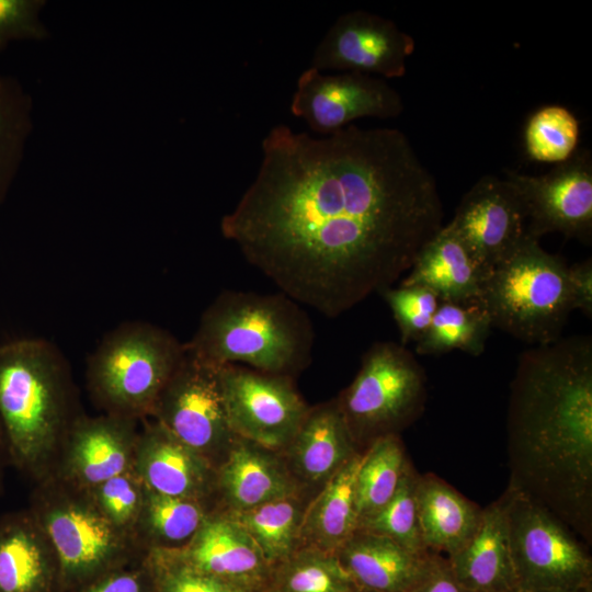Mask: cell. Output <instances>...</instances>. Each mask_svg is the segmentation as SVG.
Returning <instances> with one entry per match:
<instances>
[{"instance_id": "cell-1", "label": "cell", "mask_w": 592, "mask_h": 592, "mask_svg": "<svg viewBox=\"0 0 592 592\" xmlns=\"http://www.w3.org/2000/svg\"><path fill=\"white\" fill-rule=\"evenodd\" d=\"M221 235L282 293L335 318L408 272L444 226L436 180L408 137L350 124L273 126Z\"/></svg>"}, {"instance_id": "cell-2", "label": "cell", "mask_w": 592, "mask_h": 592, "mask_svg": "<svg viewBox=\"0 0 592 592\" xmlns=\"http://www.w3.org/2000/svg\"><path fill=\"white\" fill-rule=\"evenodd\" d=\"M509 487L592 542V340L523 352L508 410Z\"/></svg>"}, {"instance_id": "cell-3", "label": "cell", "mask_w": 592, "mask_h": 592, "mask_svg": "<svg viewBox=\"0 0 592 592\" xmlns=\"http://www.w3.org/2000/svg\"><path fill=\"white\" fill-rule=\"evenodd\" d=\"M83 413L70 365L54 343L27 338L0 345V423L9 464L32 485L53 475Z\"/></svg>"}, {"instance_id": "cell-4", "label": "cell", "mask_w": 592, "mask_h": 592, "mask_svg": "<svg viewBox=\"0 0 592 592\" xmlns=\"http://www.w3.org/2000/svg\"><path fill=\"white\" fill-rule=\"evenodd\" d=\"M312 322L284 293L226 289L203 311L186 353L214 366L242 365L296 379L311 363Z\"/></svg>"}, {"instance_id": "cell-5", "label": "cell", "mask_w": 592, "mask_h": 592, "mask_svg": "<svg viewBox=\"0 0 592 592\" xmlns=\"http://www.w3.org/2000/svg\"><path fill=\"white\" fill-rule=\"evenodd\" d=\"M27 509L57 555L60 592L134 563L149 551L100 511L88 489L58 478L33 485Z\"/></svg>"}, {"instance_id": "cell-6", "label": "cell", "mask_w": 592, "mask_h": 592, "mask_svg": "<svg viewBox=\"0 0 592 592\" xmlns=\"http://www.w3.org/2000/svg\"><path fill=\"white\" fill-rule=\"evenodd\" d=\"M492 328L532 345L561 338L573 311L568 265L526 236L517 249L487 275L479 298Z\"/></svg>"}, {"instance_id": "cell-7", "label": "cell", "mask_w": 592, "mask_h": 592, "mask_svg": "<svg viewBox=\"0 0 592 592\" xmlns=\"http://www.w3.org/2000/svg\"><path fill=\"white\" fill-rule=\"evenodd\" d=\"M186 355L171 332L144 321L109 332L87 363V388L102 413L148 419L156 400Z\"/></svg>"}, {"instance_id": "cell-8", "label": "cell", "mask_w": 592, "mask_h": 592, "mask_svg": "<svg viewBox=\"0 0 592 592\" xmlns=\"http://www.w3.org/2000/svg\"><path fill=\"white\" fill-rule=\"evenodd\" d=\"M425 399L423 367L392 341L371 345L354 379L335 397L360 453L380 437L400 435L422 414Z\"/></svg>"}, {"instance_id": "cell-9", "label": "cell", "mask_w": 592, "mask_h": 592, "mask_svg": "<svg viewBox=\"0 0 592 592\" xmlns=\"http://www.w3.org/2000/svg\"><path fill=\"white\" fill-rule=\"evenodd\" d=\"M512 562L520 592H592V558L576 533L524 492H504Z\"/></svg>"}, {"instance_id": "cell-10", "label": "cell", "mask_w": 592, "mask_h": 592, "mask_svg": "<svg viewBox=\"0 0 592 592\" xmlns=\"http://www.w3.org/2000/svg\"><path fill=\"white\" fill-rule=\"evenodd\" d=\"M148 419L161 424L216 468L237 436L228 421L219 366L187 353L159 394Z\"/></svg>"}, {"instance_id": "cell-11", "label": "cell", "mask_w": 592, "mask_h": 592, "mask_svg": "<svg viewBox=\"0 0 592 592\" xmlns=\"http://www.w3.org/2000/svg\"><path fill=\"white\" fill-rule=\"evenodd\" d=\"M219 377L232 432L282 453L310 409L295 379L242 365L219 366Z\"/></svg>"}, {"instance_id": "cell-12", "label": "cell", "mask_w": 592, "mask_h": 592, "mask_svg": "<svg viewBox=\"0 0 592 592\" xmlns=\"http://www.w3.org/2000/svg\"><path fill=\"white\" fill-rule=\"evenodd\" d=\"M505 179L520 196L526 234L538 239L550 232L590 241L592 236V159L577 150L544 175L508 171Z\"/></svg>"}, {"instance_id": "cell-13", "label": "cell", "mask_w": 592, "mask_h": 592, "mask_svg": "<svg viewBox=\"0 0 592 592\" xmlns=\"http://www.w3.org/2000/svg\"><path fill=\"white\" fill-rule=\"evenodd\" d=\"M289 109L323 136L362 117H397L403 112V102L384 79L358 72L326 75L308 67L297 79Z\"/></svg>"}, {"instance_id": "cell-14", "label": "cell", "mask_w": 592, "mask_h": 592, "mask_svg": "<svg viewBox=\"0 0 592 592\" xmlns=\"http://www.w3.org/2000/svg\"><path fill=\"white\" fill-rule=\"evenodd\" d=\"M415 48L411 35L378 14L353 10L340 14L317 44L310 67L387 79L401 78Z\"/></svg>"}, {"instance_id": "cell-15", "label": "cell", "mask_w": 592, "mask_h": 592, "mask_svg": "<svg viewBox=\"0 0 592 592\" xmlns=\"http://www.w3.org/2000/svg\"><path fill=\"white\" fill-rule=\"evenodd\" d=\"M448 225L487 272L527 236L526 214L516 191L506 179L490 174L465 193Z\"/></svg>"}, {"instance_id": "cell-16", "label": "cell", "mask_w": 592, "mask_h": 592, "mask_svg": "<svg viewBox=\"0 0 592 592\" xmlns=\"http://www.w3.org/2000/svg\"><path fill=\"white\" fill-rule=\"evenodd\" d=\"M139 425L130 418L83 413L70 429L50 477L91 489L133 470Z\"/></svg>"}, {"instance_id": "cell-17", "label": "cell", "mask_w": 592, "mask_h": 592, "mask_svg": "<svg viewBox=\"0 0 592 592\" xmlns=\"http://www.w3.org/2000/svg\"><path fill=\"white\" fill-rule=\"evenodd\" d=\"M133 470L148 490L215 508L216 467L152 419L140 421Z\"/></svg>"}, {"instance_id": "cell-18", "label": "cell", "mask_w": 592, "mask_h": 592, "mask_svg": "<svg viewBox=\"0 0 592 592\" xmlns=\"http://www.w3.org/2000/svg\"><path fill=\"white\" fill-rule=\"evenodd\" d=\"M299 493L306 492L292 477L281 453L240 436L216 468L214 500L218 512H242Z\"/></svg>"}, {"instance_id": "cell-19", "label": "cell", "mask_w": 592, "mask_h": 592, "mask_svg": "<svg viewBox=\"0 0 592 592\" xmlns=\"http://www.w3.org/2000/svg\"><path fill=\"white\" fill-rule=\"evenodd\" d=\"M360 454L335 398L310 409L281 453L298 487L314 497L349 460Z\"/></svg>"}, {"instance_id": "cell-20", "label": "cell", "mask_w": 592, "mask_h": 592, "mask_svg": "<svg viewBox=\"0 0 592 592\" xmlns=\"http://www.w3.org/2000/svg\"><path fill=\"white\" fill-rule=\"evenodd\" d=\"M178 554L196 570L219 580L265 592L272 566L247 531L214 511Z\"/></svg>"}, {"instance_id": "cell-21", "label": "cell", "mask_w": 592, "mask_h": 592, "mask_svg": "<svg viewBox=\"0 0 592 592\" xmlns=\"http://www.w3.org/2000/svg\"><path fill=\"white\" fill-rule=\"evenodd\" d=\"M0 592H60L57 555L27 508L0 515Z\"/></svg>"}, {"instance_id": "cell-22", "label": "cell", "mask_w": 592, "mask_h": 592, "mask_svg": "<svg viewBox=\"0 0 592 592\" xmlns=\"http://www.w3.org/2000/svg\"><path fill=\"white\" fill-rule=\"evenodd\" d=\"M334 555L358 590L412 592L425 577L433 553L418 554L386 536L356 530Z\"/></svg>"}, {"instance_id": "cell-23", "label": "cell", "mask_w": 592, "mask_h": 592, "mask_svg": "<svg viewBox=\"0 0 592 592\" xmlns=\"http://www.w3.org/2000/svg\"><path fill=\"white\" fill-rule=\"evenodd\" d=\"M446 558L456 579L470 592H520L510 550L504 493L483 508L470 540Z\"/></svg>"}, {"instance_id": "cell-24", "label": "cell", "mask_w": 592, "mask_h": 592, "mask_svg": "<svg viewBox=\"0 0 592 592\" xmlns=\"http://www.w3.org/2000/svg\"><path fill=\"white\" fill-rule=\"evenodd\" d=\"M488 274L447 224L423 246L400 284L426 287L441 301L467 303L478 300Z\"/></svg>"}, {"instance_id": "cell-25", "label": "cell", "mask_w": 592, "mask_h": 592, "mask_svg": "<svg viewBox=\"0 0 592 592\" xmlns=\"http://www.w3.org/2000/svg\"><path fill=\"white\" fill-rule=\"evenodd\" d=\"M417 506L426 550L444 557L454 555L470 540L483 511L430 473L418 477Z\"/></svg>"}, {"instance_id": "cell-26", "label": "cell", "mask_w": 592, "mask_h": 592, "mask_svg": "<svg viewBox=\"0 0 592 592\" xmlns=\"http://www.w3.org/2000/svg\"><path fill=\"white\" fill-rule=\"evenodd\" d=\"M363 453L349 460L309 501L300 547L333 553L356 531V475ZM299 547V548H300Z\"/></svg>"}, {"instance_id": "cell-27", "label": "cell", "mask_w": 592, "mask_h": 592, "mask_svg": "<svg viewBox=\"0 0 592 592\" xmlns=\"http://www.w3.org/2000/svg\"><path fill=\"white\" fill-rule=\"evenodd\" d=\"M214 511L209 503L145 488L136 536L148 550L182 548Z\"/></svg>"}, {"instance_id": "cell-28", "label": "cell", "mask_w": 592, "mask_h": 592, "mask_svg": "<svg viewBox=\"0 0 592 592\" xmlns=\"http://www.w3.org/2000/svg\"><path fill=\"white\" fill-rule=\"evenodd\" d=\"M311 498L299 493L275 499L247 511L225 514L247 531L266 561L274 566L300 547L301 523Z\"/></svg>"}, {"instance_id": "cell-29", "label": "cell", "mask_w": 592, "mask_h": 592, "mask_svg": "<svg viewBox=\"0 0 592 592\" xmlns=\"http://www.w3.org/2000/svg\"><path fill=\"white\" fill-rule=\"evenodd\" d=\"M492 325L478 300L441 301L433 320L415 343L418 355H437L460 350L473 356L485 351Z\"/></svg>"}, {"instance_id": "cell-30", "label": "cell", "mask_w": 592, "mask_h": 592, "mask_svg": "<svg viewBox=\"0 0 592 592\" xmlns=\"http://www.w3.org/2000/svg\"><path fill=\"white\" fill-rule=\"evenodd\" d=\"M409 462L397 434L376 440L363 452L355 485L358 523L388 503Z\"/></svg>"}, {"instance_id": "cell-31", "label": "cell", "mask_w": 592, "mask_h": 592, "mask_svg": "<svg viewBox=\"0 0 592 592\" xmlns=\"http://www.w3.org/2000/svg\"><path fill=\"white\" fill-rule=\"evenodd\" d=\"M333 553L300 547L272 566L265 592H356Z\"/></svg>"}, {"instance_id": "cell-32", "label": "cell", "mask_w": 592, "mask_h": 592, "mask_svg": "<svg viewBox=\"0 0 592 592\" xmlns=\"http://www.w3.org/2000/svg\"><path fill=\"white\" fill-rule=\"evenodd\" d=\"M33 102L12 76L0 72V204L21 166L27 138L33 129Z\"/></svg>"}, {"instance_id": "cell-33", "label": "cell", "mask_w": 592, "mask_h": 592, "mask_svg": "<svg viewBox=\"0 0 592 592\" xmlns=\"http://www.w3.org/2000/svg\"><path fill=\"white\" fill-rule=\"evenodd\" d=\"M580 124L571 111L561 105H545L527 119L524 147L527 157L537 162L561 163L576 151Z\"/></svg>"}, {"instance_id": "cell-34", "label": "cell", "mask_w": 592, "mask_h": 592, "mask_svg": "<svg viewBox=\"0 0 592 592\" xmlns=\"http://www.w3.org/2000/svg\"><path fill=\"white\" fill-rule=\"evenodd\" d=\"M418 477L409 462L392 498L377 513L360 522L356 530L386 536L418 554L430 553L423 544L418 519Z\"/></svg>"}, {"instance_id": "cell-35", "label": "cell", "mask_w": 592, "mask_h": 592, "mask_svg": "<svg viewBox=\"0 0 592 592\" xmlns=\"http://www.w3.org/2000/svg\"><path fill=\"white\" fill-rule=\"evenodd\" d=\"M155 592H262L226 582L189 565L175 549H150Z\"/></svg>"}, {"instance_id": "cell-36", "label": "cell", "mask_w": 592, "mask_h": 592, "mask_svg": "<svg viewBox=\"0 0 592 592\" xmlns=\"http://www.w3.org/2000/svg\"><path fill=\"white\" fill-rule=\"evenodd\" d=\"M400 333V344L417 343L429 329L441 304L431 289L418 285L387 287L380 292Z\"/></svg>"}, {"instance_id": "cell-37", "label": "cell", "mask_w": 592, "mask_h": 592, "mask_svg": "<svg viewBox=\"0 0 592 592\" xmlns=\"http://www.w3.org/2000/svg\"><path fill=\"white\" fill-rule=\"evenodd\" d=\"M88 490L100 511L116 527L137 538L136 527L145 487L134 470L112 477Z\"/></svg>"}, {"instance_id": "cell-38", "label": "cell", "mask_w": 592, "mask_h": 592, "mask_svg": "<svg viewBox=\"0 0 592 592\" xmlns=\"http://www.w3.org/2000/svg\"><path fill=\"white\" fill-rule=\"evenodd\" d=\"M45 5V0H0V52L12 41L48 38L39 18Z\"/></svg>"}, {"instance_id": "cell-39", "label": "cell", "mask_w": 592, "mask_h": 592, "mask_svg": "<svg viewBox=\"0 0 592 592\" xmlns=\"http://www.w3.org/2000/svg\"><path fill=\"white\" fill-rule=\"evenodd\" d=\"M68 592H155L148 554L134 563L104 573Z\"/></svg>"}, {"instance_id": "cell-40", "label": "cell", "mask_w": 592, "mask_h": 592, "mask_svg": "<svg viewBox=\"0 0 592 592\" xmlns=\"http://www.w3.org/2000/svg\"><path fill=\"white\" fill-rule=\"evenodd\" d=\"M568 285L572 309H580L585 316H592V261L568 266Z\"/></svg>"}, {"instance_id": "cell-41", "label": "cell", "mask_w": 592, "mask_h": 592, "mask_svg": "<svg viewBox=\"0 0 592 592\" xmlns=\"http://www.w3.org/2000/svg\"><path fill=\"white\" fill-rule=\"evenodd\" d=\"M412 592H470L455 577L447 558L433 554L430 568Z\"/></svg>"}, {"instance_id": "cell-42", "label": "cell", "mask_w": 592, "mask_h": 592, "mask_svg": "<svg viewBox=\"0 0 592 592\" xmlns=\"http://www.w3.org/2000/svg\"><path fill=\"white\" fill-rule=\"evenodd\" d=\"M8 466H10V464H9L7 444H5L2 426L0 423V494L3 491L4 474H5L4 471Z\"/></svg>"}, {"instance_id": "cell-43", "label": "cell", "mask_w": 592, "mask_h": 592, "mask_svg": "<svg viewBox=\"0 0 592 592\" xmlns=\"http://www.w3.org/2000/svg\"><path fill=\"white\" fill-rule=\"evenodd\" d=\"M542 592H563V591H542Z\"/></svg>"}, {"instance_id": "cell-44", "label": "cell", "mask_w": 592, "mask_h": 592, "mask_svg": "<svg viewBox=\"0 0 592 592\" xmlns=\"http://www.w3.org/2000/svg\"><path fill=\"white\" fill-rule=\"evenodd\" d=\"M356 592H369V591H364V590H357Z\"/></svg>"}]
</instances>
